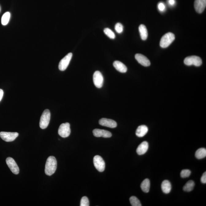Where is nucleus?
<instances>
[{"label": "nucleus", "instance_id": "obj_27", "mask_svg": "<svg viewBox=\"0 0 206 206\" xmlns=\"http://www.w3.org/2000/svg\"><path fill=\"white\" fill-rule=\"evenodd\" d=\"M81 206H89L90 203L89 200L86 196H83L81 199L80 205Z\"/></svg>", "mask_w": 206, "mask_h": 206}, {"label": "nucleus", "instance_id": "obj_24", "mask_svg": "<svg viewBox=\"0 0 206 206\" xmlns=\"http://www.w3.org/2000/svg\"><path fill=\"white\" fill-rule=\"evenodd\" d=\"M130 203L132 206H141L139 200L135 196H132L129 199Z\"/></svg>", "mask_w": 206, "mask_h": 206}, {"label": "nucleus", "instance_id": "obj_16", "mask_svg": "<svg viewBox=\"0 0 206 206\" xmlns=\"http://www.w3.org/2000/svg\"><path fill=\"white\" fill-rule=\"evenodd\" d=\"M113 65L115 68L120 72L124 73L127 71V67L119 61H115L113 62Z\"/></svg>", "mask_w": 206, "mask_h": 206}, {"label": "nucleus", "instance_id": "obj_6", "mask_svg": "<svg viewBox=\"0 0 206 206\" xmlns=\"http://www.w3.org/2000/svg\"><path fill=\"white\" fill-rule=\"evenodd\" d=\"M93 164L96 169L99 172H103L105 168V163L102 157L99 155L95 156L93 159Z\"/></svg>", "mask_w": 206, "mask_h": 206}, {"label": "nucleus", "instance_id": "obj_13", "mask_svg": "<svg viewBox=\"0 0 206 206\" xmlns=\"http://www.w3.org/2000/svg\"><path fill=\"white\" fill-rule=\"evenodd\" d=\"M206 6V0H195L194 8L197 13H202L205 10Z\"/></svg>", "mask_w": 206, "mask_h": 206}, {"label": "nucleus", "instance_id": "obj_26", "mask_svg": "<svg viewBox=\"0 0 206 206\" xmlns=\"http://www.w3.org/2000/svg\"><path fill=\"white\" fill-rule=\"evenodd\" d=\"M191 171L189 170H183L181 172V176L182 178L189 177L191 174Z\"/></svg>", "mask_w": 206, "mask_h": 206}, {"label": "nucleus", "instance_id": "obj_25", "mask_svg": "<svg viewBox=\"0 0 206 206\" xmlns=\"http://www.w3.org/2000/svg\"><path fill=\"white\" fill-rule=\"evenodd\" d=\"M104 32L109 38L112 39L115 38V35L114 32L109 28H105L104 29Z\"/></svg>", "mask_w": 206, "mask_h": 206}, {"label": "nucleus", "instance_id": "obj_4", "mask_svg": "<svg viewBox=\"0 0 206 206\" xmlns=\"http://www.w3.org/2000/svg\"><path fill=\"white\" fill-rule=\"evenodd\" d=\"M184 63L188 66L194 65L196 67L200 66L202 64V59L196 56H191L185 58L184 60Z\"/></svg>", "mask_w": 206, "mask_h": 206}, {"label": "nucleus", "instance_id": "obj_20", "mask_svg": "<svg viewBox=\"0 0 206 206\" xmlns=\"http://www.w3.org/2000/svg\"><path fill=\"white\" fill-rule=\"evenodd\" d=\"M142 190L144 193H149L150 188V181L148 179H144L140 185Z\"/></svg>", "mask_w": 206, "mask_h": 206}, {"label": "nucleus", "instance_id": "obj_22", "mask_svg": "<svg viewBox=\"0 0 206 206\" xmlns=\"http://www.w3.org/2000/svg\"><path fill=\"white\" fill-rule=\"evenodd\" d=\"M195 182L193 180H190L187 182L183 189L184 191L186 192H190L193 190L195 186Z\"/></svg>", "mask_w": 206, "mask_h": 206}, {"label": "nucleus", "instance_id": "obj_3", "mask_svg": "<svg viewBox=\"0 0 206 206\" xmlns=\"http://www.w3.org/2000/svg\"><path fill=\"white\" fill-rule=\"evenodd\" d=\"M50 118V112L48 109H46L44 111L40 117V127L42 129L46 128L49 125Z\"/></svg>", "mask_w": 206, "mask_h": 206}, {"label": "nucleus", "instance_id": "obj_17", "mask_svg": "<svg viewBox=\"0 0 206 206\" xmlns=\"http://www.w3.org/2000/svg\"><path fill=\"white\" fill-rule=\"evenodd\" d=\"M148 132V128L147 126L142 125L137 128L135 134L137 137H142L146 135Z\"/></svg>", "mask_w": 206, "mask_h": 206}, {"label": "nucleus", "instance_id": "obj_31", "mask_svg": "<svg viewBox=\"0 0 206 206\" xmlns=\"http://www.w3.org/2000/svg\"><path fill=\"white\" fill-rule=\"evenodd\" d=\"M175 2V0H168V4L171 6H174Z\"/></svg>", "mask_w": 206, "mask_h": 206}, {"label": "nucleus", "instance_id": "obj_30", "mask_svg": "<svg viewBox=\"0 0 206 206\" xmlns=\"http://www.w3.org/2000/svg\"><path fill=\"white\" fill-rule=\"evenodd\" d=\"M201 181L203 184H206V172H205L202 175V177L201 178Z\"/></svg>", "mask_w": 206, "mask_h": 206}, {"label": "nucleus", "instance_id": "obj_12", "mask_svg": "<svg viewBox=\"0 0 206 206\" xmlns=\"http://www.w3.org/2000/svg\"><path fill=\"white\" fill-rule=\"evenodd\" d=\"M93 133L94 136L96 137L109 138L112 136V134L110 132L104 129H95L93 131Z\"/></svg>", "mask_w": 206, "mask_h": 206}, {"label": "nucleus", "instance_id": "obj_29", "mask_svg": "<svg viewBox=\"0 0 206 206\" xmlns=\"http://www.w3.org/2000/svg\"><path fill=\"white\" fill-rule=\"evenodd\" d=\"M158 7L159 10L161 12L165 11V9H166L165 5L163 2H162L159 3L158 6Z\"/></svg>", "mask_w": 206, "mask_h": 206}, {"label": "nucleus", "instance_id": "obj_28", "mask_svg": "<svg viewBox=\"0 0 206 206\" xmlns=\"http://www.w3.org/2000/svg\"><path fill=\"white\" fill-rule=\"evenodd\" d=\"M115 29L118 33H121L123 30V25L120 23H117L115 26Z\"/></svg>", "mask_w": 206, "mask_h": 206}, {"label": "nucleus", "instance_id": "obj_21", "mask_svg": "<svg viewBox=\"0 0 206 206\" xmlns=\"http://www.w3.org/2000/svg\"><path fill=\"white\" fill-rule=\"evenodd\" d=\"M195 156L197 159H201L204 158L206 156V149L202 148L198 149L196 152Z\"/></svg>", "mask_w": 206, "mask_h": 206}, {"label": "nucleus", "instance_id": "obj_9", "mask_svg": "<svg viewBox=\"0 0 206 206\" xmlns=\"http://www.w3.org/2000/svg\"><path fill=\"white\" fill-rule=\"evenodd\" d=\"M93 82L96 87L101 88L104 83V77L102 73L99 71H95L93 75Z\"/></svg>", "mask_w": 206, "mask_h": 206}, {"label": "nucleus", "instance_id": "obj_14", "mask_svg": "<svg viewBox=\"0 0 206 206\" xmlns=\"http://www.w3.org/2000/svg\"><path fill=\"white\" fill-rule=\"evenodd\" d=\"M135 59L140 64L144 67H149L151 65V62L146 56L141 54H137L135 56Z\"/></svg>", "mask_w": 206, "mask_h": 206}, {"label": "nucleus", "instance_id": "obj_15", "mask_svg": "<svg viewBox=\"0 0 206 206\" xmlns=\"http://www.w3.org/2000/svg\"><path fill=\"white\" fill-rule=\"evenodd\" d=\"M149 143L147 141H143L137 147L136 152L139 155H143L147 152L149 149Z\"/></svg>", "mask_w": 206, "mask_h": 206}, {"label": "nucleus", "instance_id": "obj_11", "mask_svg": "<svg viewBox=\"0 0 206 206\" xmlns=\"http://www.w3.org/2000/svg\"><path fill=\"white\" fill-rule=\"evenodd\" d=\"M99 124L101 126L112 128H116L117 125L116 121L111 119L105 118H102L100 120Z\"/></svg>", "mask_w": 206, "mask_h": 206}, {"label": "nucleus", "instance_id": "obj_8", "mask_svg": "<svg viewBox=\"0 0 206 206\" xmlns=\"http://www.w3.org/2000/svg\"><path fill=\"white\" fill-rule=\"evenodd\" d=\"M17 132H0V137L6 142H12L18 136Z\"/></svg>", "mask_w": 206, "mask_h": 206}, {"label": "nucleus", "instance_id": "obj_19", "mask_svg": "<svg viewBox=\"0 0 206 206\" xmlns=\"http://www.w3.org/2000/svg\"><path fill=\"white\" fill-rule=\"evenodd\" d=\"M139 30L142 40H146L148 37V32L146 26L143 25H140Z\"/></svg>", "mask_w": 206, "mask_h": 206}, {"label": "nucleus", "instance_id": "obj_2", "mask_svg": "<svg viewBox=\"0 0 206 206\" xmlns=\"http://www.w3.org/2000/svg\"><path fill=\"white\" fill-rule=\"evenodd\" d=\"M175 40V36L171 32L165 34L162 37L160 42L161 47L165 48L168 47Z\"/></svg>", "mask_w": 206, "mask_h": 206}, {"label": "nucleus", "instance_id": "obj_10", "mask_svg": "<svg viewBox=\"0 0 206 206\" xmlns=\"http://www.w3.org/2000/svg\"><path fill=\"white\" fill-rule=\"evenodd\" d=\"M6 163L11 171L15 174H18L19 173V168L16 162L12 158L8 157L6 159Z\"/></svg>", "mask_w": 206, "mask_h": 206}, {"label": "nucleus", "instance_id": "obj_5", "mask_svg": "<svg viewBox=\"0 0 206 206\" xmlns=\"http://www.w3.org/2000/svg\"><path fill=\"white\" fill-rule=\"evenodd\" d=\"M71 133L70 124L68 123H63L60 125L58 130L59 135L61 137L65 138L69 136Z\"/></svg>", "mask_w": 206, "mask_h": 206}, {"label": "nucleus", "instance_id": "obj_32", "mask_svg": "<svg viewBox=\"0 0 206 206\" xmlns=\"http://www.w3.org/2000/svg\"><path fill=\"white\" fill-rule=\"evenodd\" d=\"M3 95H4V91L1 89H0V101H1L3 97Z\"/></svg>", "mask_w": 206, "mask_h": 206}, {"label": "nucleus", "instance_id": "obj_23", "mask_svg": "<svg viewBox=\"0 0 206 206\" xmlns=\"http://www.w3.org/2000/svg\"><path fill=\"white\" fill-rule=\"evenodd\" d=\"M10 14L9 12H6L3 15L1 19V23L3 25H6L10 20Z\"/></svg>", "mask_w": 206, "mask_h": 206}, {"label": "nucleus", "instance_id": "obj_18", "mask_svg": "<svg viewBox=\"0 0 206 206\" xmlns=\"http://www.w3.org/2000/svg\"><path fill=\"white\" fill-rule=\"evenodd\" d=\"M161 188L164 193L168 194L171 191V185L169 181L165 180L162 182Z\"/></svg>", "mask_w": 206, "mask_h": 206}, {"label": "nucleus", "instance_id": "obj_1", "mask_svg": "<svg viewBox=\"0 0 206 206\" xmlns=\"http://www.w3.org/2000/svg\"><path fill=\"white\" fill-rule=\"evenodd\" d=\"M57 162L54 156H50L47 160L45 165V172L47 175L51 176L57 169Z\"/></svg>", "mask_w": 206, "mask_h": 206}, {"label": "nucleus", "instance_id": "obj_7", "mask_svg": "<svg viewBox=\"0 0 206 206\" xmlns=\"http://www.w3.org/2000/svg\"><path fill=\"white\" fill-rule=\"evenodd\" d=\"M72 53H69L61 60L59 65V69L61 71H65L68 67L72 57Z\"/></svg>", "mask_w": 206, "mask_h": 206}]
</instances>
